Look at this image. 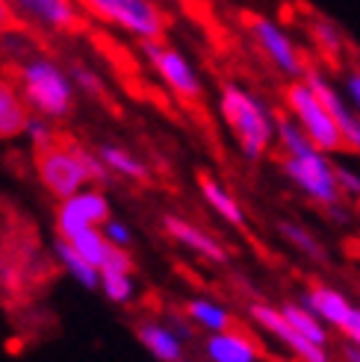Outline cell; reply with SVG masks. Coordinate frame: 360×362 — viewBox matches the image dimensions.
Wrapping results in <instances>:
<instances>
[{"instance_id": "obj_8", "label": "cell", "mask_w": 360, "mask_h": 362, "mask_svg": "<svg viewBox=\"0 0 360 362\" xmlns=\"http://www.w3.org/2000/svg\"><path fill=\"white\" fill-rule=\"evenodd\" d=\"M248 30L251 35L257 39L260 50L269 57V62H272L281 74L293 77V80H301L304 68H308V62H304V57L298 53L296 42L286 35L272 18H263V15H248Z\"/></svg>"}, {"instance_id": "obj_32", "label": "cell", "mask_w": 360, "mask_h": 362, "mask_svg": "<svg viewBox=\"0 0 360 362\" xmlns=\"http://www.w3.org/2000/svg\"><path fill=\"white\" fill-rule=\"evenodd\" d=\"M343 92H346L349 106L360 115V71H357V68L346 74V80H343Z\"/></svg>"}, {"instance_id": "obj_10", "label": "cell", "mask_w": 360, "mask_h": 362, "mask_svg": "<svg viewBox=\"0 0 360 362\" xmlns=\"http://www.w3.org/2000/svg\"><path fill=\"white\" fill-rule=\"evenodd\" d=\"M301 80L310 86V92H313L322 103H325V110L331 112L339 136H343V144H349V148L360 151V115L349 106V100L339 95L337 88H334V83H331L325 74H322V71H316V68H304Z\"/></svg>"}, {"instance_id": "obj_25", "label": "cell", "mask_w": 360, "mask_h": 362, "mask_svg": "<svg viewBox=\"0 0 360 362\" xmlns=\"http://www.w3.org/2000/svg\"><path fill=\"white\" fill-rule=\"evenodd\" d=\"M278 230H281V236L290 242L296 250H301L308 259H313V262H328V250L322 247V242L319 239H313V233H308L301 224H290V221H281L278 224Z\"/></svg>"}, {"instance_id": "obj_12", "label": "cell", "mask_w": 360, "mask_h": 362, "mask_svg": "<svg viewBox=\"0 0 360 362\" xmlns=\"http://www.w3.org/2000/svg\"><path fill=\"white\" fill-rule=\"evenodd\" d=\"M6 4L53 33H71L80 24L77 0H6Z\"/></svg>"}, {"instance_id": "obj_35", "label": "cell", "mask_w": 360, "mask_h": 362, "mask_svg": "<svg viewBox=\"0 0 360 362\" xmlns=\"http://www.w3.org/2000/svg\"><path fill=\"white\" fill-rule=\"evenodd\" d=\"M343 356L349 362H360V348L354 345V341H343Z\"/></svg>"}, {"instance_id": "obj_4", "label": "cell", "mask_w": 360, "mask_h": 362, "mask_svg": "<svg viewBox=\"0 0 360 362\" xmlns=\"http://www.w3.org/2000/svg\"><path fill=\"white\" fill-rule=\"evenodd\" d=\"M283 98H286V112H290L298 121V127L308 133V139L316 144L319 151L334 153V151L343 148V136H339L331 112L325 110V103H322L310 92L308 83H304V80H293L290 86H286V95Z\"/></svg>"}, {"instance_id": "obj_18", "label": "cell", "mask_w": 360, "mask_h": 362, "mask_svg": "<svg viewBox=\"0 0 360 362\" xmlns=\"http://www.w3.org/2000/svg\"><path fill=\"white\" fill-rule=\"evenodd\" d=\"M98 156L103 159V165L113 171V177H124V180H133V183H145L151 177V168L145 165L142 159H136L130 151L118 148V144H101Z\"/></svg>"}, {"instance_id": "obj_26", "label": "cell", "mask_w": 360, "mask_h": 362, "mask_svg": "<svg viewBox=\"0 0 360 362\" xmlns=\"http://www.w3.org/2000/svg\"><path fill=\"white\" fill-rule=\"evenodd\" d=\"M98 288H101V292L110 298L113 303H130L133 295H136V286H133L130 271H116V268L101 271Z\"/></svg>"}, {"instance_id": "obj_22", "label": "cell", "mask_w": 360, "mask_h": 362, "mask_svg": "<svg viewBox=\"0 0 360 362\" xmlns=\"http://www.w3.org/2000/svg\"><path fill=\"white\" fill-rule=\"evenodd\" d=\"M62 239V236H60ZM71 247H74L83 259H89L98 271H101V265L110 259V253H113V247L116 245H110L103 239V233H101V227H83V230H77V233H71V236L65 239Z\"/></svg>"}, {"instance_id": "obj_33", "label": "cell", "mask_w": 360, "mask_h": 362, "mask_svg": "<svg viewBox=\"0 0 360 362\" xmlns=\"http://www.w3.org/2000/svg\"><path fill=\"white\" fill-rule=\"evenodd\" d=\"M339 333L346 336V341H354V345L360 348V306H351L343 327H339Z\"/></svg>"}, {"instance_id": "obj_6", "label": "cell", "mask_w": 360, "mask_h": 362, "mask_svg": "<svg viewBox=\"0 0 360 362\" xmlns=\"http://www.w3.org/2000/svg\"><path fill=\"white\" fill-rule=\"evenodd\" d=\"M283 174L293 180V183L310 197V201L331 206L339 204V189L334 180V162L328 159L325 151H310L304 156H283Z\"/></svg>"}, {"instance_id": "obj_3", "label": "cell", "mask_w": 360, "mask_h": 362, "mask_svg": "<svg viewBox=\"0 0 360 362\" xmlns=\"http://www.w3.org/2000/svg\"><path fill=\"white\" fill-rule=\"evenodd\" d=\"M77 4L136 39H163L166 33V15L154 0H77Z\"/></svg>"}, {"instance_id": "obj_28", "label": "cell", "mask_w": 360, "mask_h": 362, "mask_svg": "<svg viewBox=\"0 0 360 362\" xmlns=\"http://www.w3.org/2000/svg\"><path fill=\"white\" fill-rule=\"evenodd\" d=\"M21 133L33 144V151H45V148H50V144H57V130H53L50 118H45V115H35V112L27 115Z\"/></svg>"}, {"instance_id": "obj_30", "label": "cell", "mask_w": 360, "mask_h": 362, "mask_svg": "<svg viewBox=\"0 0 360 362\" xmlns=\"http://www.w3.org/2000/svg\"><path fill=\"white\" fill-rule=\"evenodd\" d=\"M71 74V83H74V88H83L86 95H95V98H101L103 95V83H101V77L95 74V71H89L86 65H74L68 71Z\"/></svg>"}, {"instance_id": "obj_20", "label": "cell", "mask_w": 360, "mask_h": 362, "mask_svg": "<svg viewBox=\"0 0 360 362\" xmlns=\"http://www.w3.org/2000/svg\"><path fill=\"white\" fill-rule=\"evenodd\" d=\"M272 115H275V141L283 148L286 156H304L310 151H319L290 112H272Z\"/></svg>"}, {"instance_id": "obj_13", "label": "cell", "mask_w": 360, "mask_h": 362, "mask_svg": "<svg viewBox=\"0 0 360 362\" xmlns=\"http://www.w3.org/2000/svg\"><path fill=\"white\" fill-rule=\"evenodd\" d=\"M296 303L301 306V310H308L310 315H316L325 327H334V330L343 327L349 310L354 306L343 292H339V288L322 286V283H316L313 288H308V292H301Z\"/></svg>"}, {"instance_id": "obj_7", "label": "cell", "mask_w": 360, "mask_h": 362, "mask_svg": "<svg viewBox=\"0 0 360 362\" xmlns=\"http://www.w3.org/2000/svg\"><path fill=\"white\" fill-rule=\"evenodd\" d=\"M139 42H142L145 59L154 65L157 77L163 80L180 100H198L201 98V92H204L201 77H198V71L192 68V62L184 57V53L163 45L159 39H139Z\"/></svg>"}, {"instance_id": "obj_16", "label": "cell", "mask_w": 360, "mask_h": 362, "mask_svg": "<svg viewBox=\"0 0 360 362\" xmlns=\"http://www.w3.org/2000/svg\"><path fill=\"white\" fill-rule=\"evenodd\" d=\"M136 339L142 341V348L159 362H180L184 359V339L177 336L174 327L148 321V324H139L136 327Z\"/></svg>"}, {"instance_id": "obj_14", "label": "cell", "mask_w": 360, "mask_h": 362, "mask_svg": "<svg viewBox=\"0 0 360 362\" xmlns=\"http://www.w3.org/2000/svg\"><path fill=\"white\" fill-rule=\"evenodd\" d=\"M163 230L169 233L171 242L189 247L192 253H198V257H204V259H210L215 265H225L227 262V250L219 242H215L210 233H204L201 227H195V224H189L184 218H177V215H166V218H163Z\"/></svg>"}, {"instance_id": "obj_29", "label": "cell", "mask_w": 360, "mask_h": 362, "mask_svg": "<svg viewBox=\"0 0 360 362\" xmlns=\"http://www.w3.org/2000/svg\"><path fill=\"white\" fill-rule=\"evenodd\" d=\"M101 233H103V239L110 242V245H116V247H130L133 245V230L124 224V221L113 218V215L101 224Z\"/></svg>"}, {"instance_id": "obj_19", "label": "cell", "mask_w": 360, "mask_h": 362, "mask_svg": "<svg viewBox=\"0 0 360 362\" xmlns=\"http://www.w3.org/2000/svg\"><path fill=\"white\" fill-rule=\"evenodd\" d=\"M198 186H201V194H204V201L213 206L215 215H222V218L233 227H245V215H242V206L233 201V194L222 186V183H215L213 177L201 174L198 177Z\"/></svg>"}, {"instance_id": "obj_27", "label": "cell", "mask_w": 360, "mask_h": 362, "mask_svg": "<svg viewBox=\"0 0 360 362\" xmlns=\"http://www.w3.org/2000/svg\"><path fill=\"white\" fill-rule=\"evenodd\" d=\"M310 35L322 47V53H328V57H339V53H343V33H339V27L331 24L328 18H322V15L310 18Z\"/></svg>"}, {"instance_id": "obj_1", "label": "cell", "mask_w": 360, "mask_h": 362, "mask_svg": "<svg viewBox=\"0 0 360 362\" xmlns=\"http://www.w3.org/2000/svg\"><path fill=\"white\" fill-rule=\"evenodd\" d=\"M18 95H21L30 112L60 121L68 118L71 110H74L77 88L71 83L68 71H62L53 59L27 53L18 62Z\"/></svg>"}, {"instance_id": "obj_24", "label": "cell", "mask_w": 360, "mask_h": 362, "mask_svg": "<svg viewBox=\"0 0 360 362\" xmlns=\"http://www.w3.org/2000/svg\"><path fill=\"white\" fill-rule=\"evenodd\" d=\"M281 313H283V318L290 321L304 339H310V341H316V345L328 348V341H331L328 327H325V324H322L316 315H310L308 310H301L298 303H283V306H281Z\"/></svg>"}, {"instance_id": "obj_15", "label": "cell", "mask_w": 360, "mask_h": 362, "mask_svg": "<svg viewBox=\"0 0 360 362\" xmlns=\"http://www.w3.org/2000/svg\"><path fill=\"white\" fill-rule=\"evenodd\" d=\"M204 354L213 362H257L263 356L257 341H251L242 333H233V330H222V333H210Z\"/></svg>"}, {"instance_id": "obj_34", "label": "cell", "mask_w": 360, "mask_h": 362, "mask_svg": "<svg viewBox=\"0 0 360 362\" xmlns=\"http://www.w3.org/2000/svg\"><path fill=\"white\" fill-rule=\"evenodd\" d=\"M12 27V6L6 0H0V30H9Z\"/></svg>"}, {"instance_id": "obj_21", "label": "cell", "mask_w": 360, "mask_h": 362, "mask_svg": "<svg viewBox=\"0 0 360 362\" xmlns=\"http://www.w3.org/2000/svg\"><path fill=\"white\" fill-rule=\"evenodd\" d=\"M186 315L195 327H201L207 333H222V330H230L233 327V318L230 313L225 310L222 303L215 300H207V298H195L186 303Z\"/></svg>"}, {"instance_id": "obj_23", "label": "cell", "mask_w": 360, "mask_h": 362, "mask_svg": "<svg viewBox=\"0 0 360 362\" xmlns=\"http://www.w3.org/2000/svg\"><path fill=\"white\" fill-rule=\"evenodd\" d=\"M53 250H57V259H60V265L68 271V277H74L83 288H98V280H101V271L89 262V259H83L80 253L71 247L65 239H57V245H53Z\"/></svg>"}, {"instance_id": "obj_9", "label": "cell", "mask_w": 360, "mask_h": 362, "mask_svg": "<svg viewBox=\"0 0 360 362\" xmlns=\"http://www.w3.org/2000/svg\"><path fill=\"white\" fill-rule=\"evenodd\" d=\"M106 218H110V201H106L101 186H83L60 201L57 230L62 239H68L71 233H77L83 227H101Z\"/></svg>"}, {"instance_id": "obj_5", "label": "cell", "mask_w": 360, "mask_h": 362, "mask_svg": "<svg viewBox=\"0 0 360 362\" xmlns=\"http://www.w3.org/2000/svg\"><path fill=\"white\" fill-rule=\"evenodd\" d=\"M35 168H39V180L42 186L53 194V197H68L77 189L89 186L86 168L77 156V144H50L45 151H35Z\"/></svg>"}, {"instance_id": "obj_31", "label": "cell", "mask_w": 360, "mask_h": 362, "mask_svg": "<svg viewBox=\"0 0 360 362\" xmlns=\"http://www.w3.org/2000/svg\"><path fill=\"white\" fill-rule=\"evenodd\" d=\"M334 180H337L339 194L357 197V201H360V174L357 171H351L346 165H339V162H334Z\"/></svg>"}, {"instance_id": "obj_17", "label": "cell", "mask_w": 360, "mask_h": 362, "mask_svg": "<svg viewBox=\"0 0 360 362\" xmlns=\"http://www.w3.org/2000/svg\"><path fill=\"white\" fill-rule=\"evenodd\" d=\"M27 115H30V110L21 100V95H18V88L0 74V139L21 136Z\"/></svg>"}, {"instance_id": "obj_11", "label": "cell", "mask_w": 360, "mask_h": 362, "mask_svg": "<svg viewBox=\"0 0 360 362\" xmlns=\"http://www.w3.org/2000/svg\"><path fill=\"white\" fill-rule=\"evenodd\" d=\"M251 318H254L266 333H272V336L281 341V345H283L286 351H293L296 356L308 359V362H328V359H331V356H328V348H322V345H316V341L304 339V336L293 327V324L283 318V313L275 310V306L251 303Z\"/></svg>"}, {"instance_id": "obj_2", "label": "cell", "mask_w": 360, "mask_h": 362, "mask_svg": "<svg viewBox=\"0 0 360 362\" xmlns=\"http://www.w3.org/2000/svg\"><path fill=\"white\" fill-rule=\"evenodd\" d=\"M219 110L225 124L230 127V133L237 136L240 141V151L245 159L257 162L269 153L275 141V115L272 110L257 100L251 92H245L242 86H233L227 83L222 88V100H219Z\"/></svg>"}]
</instances>
